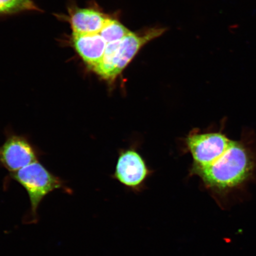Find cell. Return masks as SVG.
Instances as JSON below:
<instances>
[{
    "mask_svg": "<svg viewBox=\"0 0 256 256\" xmlns=\"http://www.w3.org/2000/svg\"><path fill=\"white\" fill-rule=\"evenodd\" d=\"M130 32L119 22L114 19L108 18L99 34L108 44L122 40Z\"/></svg>",
    "mask_w": 256,
    "mask_h": 256,
    "instance_id": "obj_9",
    "label": "cell"
},
{
    "mask_svg": "<svg viewBox=\"0 0 256 256\" xmlns=\"http://www.w3.org/2000/svg\"><path fill=\"white\" fill-rule=\"evenodd\" d=\"M37 162L36 152L24 137H9L0 148V163L12 172Z\"/></svg>",
    "mask_w": 256,
    "mask_h": 256,
    "instance_id": "obj_5",
    "label": "cell"
},
{
    "mask_svg": "<svg viewBox=\"0 0 256 256\" xmlns=\"http://www.w3.org/2000/svg\"><path fill=\"white\" fill-rule=\"evenodd\" d=\"M162 32V30H152L142 36L130 32L120 40L108 43L104 56L94 72L104 79L112 81L123 71L140 48L160 36Z\"/></svg>",
    "mask_w": 256,
    "mask_h": 256,
    "instance_id": "obj_2",
    "label": "cell"
},
{
    "mask_svg": "<svg viewBox=\"0 0 256 256\" xmlns=\"http://www.w3.org/2000/svg\"><path fill=\"white\" fill-rule=\"evenodd\" d=\"M256 169V156L251 147L241 140H232L228 148L212 164L193 168L206 186L215 193L224 194L241 186Z\"/></svg>",
    "mask_w": 256,
    "mask_h": 256,
    "instance_id": "obj_1",
    "label": "cell"
},
{
    "mask_svg": "<svg viewBox=\"0 0 256 256\" xmlns=\"http://www.w3.org/2000/svg\"><path fill=\"white\" fill-rule=\"evenodd\" d=\"M148 175V169L139 154L130 150L120 156L114 174L120 183L138 190Z\"/></svg>",
    "mask_w": 256,
    "mask_h": 256,
    "instance_id": "obj_6",
    "label": "cell"
},
{
    "mask_svg": "<svg viewBox=\"0 0 256 256\" xmlns=\"http://www.w3.org/2000/svg\"><path fill=\"white\" fill-rule=\"evenodd\" d=\"M76 52L92 70L100 62L108 43L99 34H72Z\"/></svg>",
    "mask_w": 256,
    "mask_h": 256,
    "instance_id": "obj_7",
    "label": "cell"
},
{
    "mask_svg": "<svg viewBox=\"0 0 256 256\" xmlns=\"http://www.w3.org/2000/svg\"><path fill=\"white\" fill-rule=\"evenodd\" d=\"M232 140L220 132L195 134L188 138L187 144L194 161V168L212 164L228 148Z\"/></svg>",
    "mask_w": 256,
    "mask_h": 256,
    "instance_id": "obj_4",
    "label": "cell"
},
{
    "mask_svg": "<svg viewBox=\"0 0 256 256\" xmlns=\"http://www.w3.org/2000/svg\"><path fill=\"white\" fill-rule=\"evenodd\" d=\"M30 10H38L32 0H0V15Z\"/></svg>",
    "mask_w": 256,
    "mask_h": 256,
    "instance_id": "obj_10",
    "label": "cell"
},
{
    "mask_svg": "<svg viewBox=\"0 0 256 256\" xmlns=\"http://www.w3.org/2000/svg\"><path fill=\"white\" fill-rule=\"evenodd\" d=\"M108 18L100 12L94 10L76 9L70 18L72 34H99Z\"/></svg>",
    "mask_w": 256,
    "mask_h": 256,
    "instance_id": "obj_8",
    "label": "cell"
},
{
    "mask_svg": "<svg viewBox=\"0 0 256 256\" xmlns=\"http://www.w3.org/2000/svg\"><path fill=\"white\" fill-rule=\"evenodd\" d=\"M12 177L28 192L32 219L37 220L38 209L41 202L50 192L62 187V181L48 170L40 163L35 162L12 172Z\"/></svg>",
    "mask_w": 256,
    "mask_h": 256,
    "instance_id": "obj_3",
    "label": "cell"
}]
</instances>
